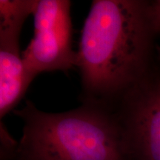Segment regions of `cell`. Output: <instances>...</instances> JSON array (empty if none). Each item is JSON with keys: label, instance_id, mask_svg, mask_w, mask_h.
<instances>
[{"label": "cell", "instance_id": "5b68a950", "mask_svg": "<svg viewBox=\"0 0 160 160\" xmlns=\"http://www.w3.org/2000/svg\"><path fill=\"white\" fill-rule=\"evenodd\" d=\"M34 77L26 69L19 37L0 36V117L14 109Z\"/></svg>", "mask_w": 160, "mask_h": 160}, {"label": "cell", "instance_id": "52a82bcc", "mask_svg": "<svg viewBox=\"0 0 160 160\" xmlns=\"http://www.w3.org/2000/svg\"><path fill=\"white\" fill-rule=\"evenodd\" d=\"M151 13L157 29L160 32V0L151 2Z\"/></svg>", "mask_w": 160, "mask_h": 160}, {"label": "cell", "instance_id": "8992f818", "mask_svg": "<svg viewBox=\"0 0 160 160\" xmlns=\"http://www.w3.org/2000/svg\"><path fill=\"white\" fill-rule=\"evenodd\" d=\"M38 0H0V34L20 36L25 21L33 14Z\"/></svg>", "mask_w": 160, "mask_h": 160}, {"label": "cell", "instance_id": "277c9868", "mask_svg": "<svg viewBox=\"0 0 160 160\" xmlns=\"http://www.w3.org/2000/svg\"><path fill=\"white\" fill-rule=\"evenodd\" d=\"M114 111L131 157L160 160V68L148 73L120 99Z\"/></svg>", "mask_w": 160, "mask_h": 160}, {"label": "cell", "instance_id": "3957f363", "mask_svg": "<svg viewBox=\"0 0 160 160\" xmlns=\"http://www.w3.org/2000/svg\"><path fill=\"white\" fill-rule=\"evenodd\" d=\"M71 2L38 0L33 13L34 34L22 57L33 77L42 72L68 71L77 67L72 48Z\"/></svg>", "mask_w": 160, "mask_h": 160}, {"label": "cell", "instance_id": "6da1fadb", "mask_svg": "<svg viewBox=\"0 0 160 160\" xmlns=\"http://www.w3.org/2000/svg\"><path fill=\"white\" fill-rule=\"evenodd\" d=\"M157 33L151 2L93 0L77 51L84 103L114 110L153 67Z\"/></svg>", "mask_w": 160, "mask_h": 160}, {"label": "cell", "instance_id": "7a4b0ae2", "mask_svg": "<svg viewBox=\"0 0 160 160\" xmlns=\"http://www.w3.org/2000/svg\"><path fill=\"white\" fill-rule=\"evenodd\" d=\"M13 113L23 121L20 160H128L124 131L113 110L84 103L63 113L40 111L31 101Z\"/></svg>", "mask_w": 160, "mask_h": 160}]
</instances>
